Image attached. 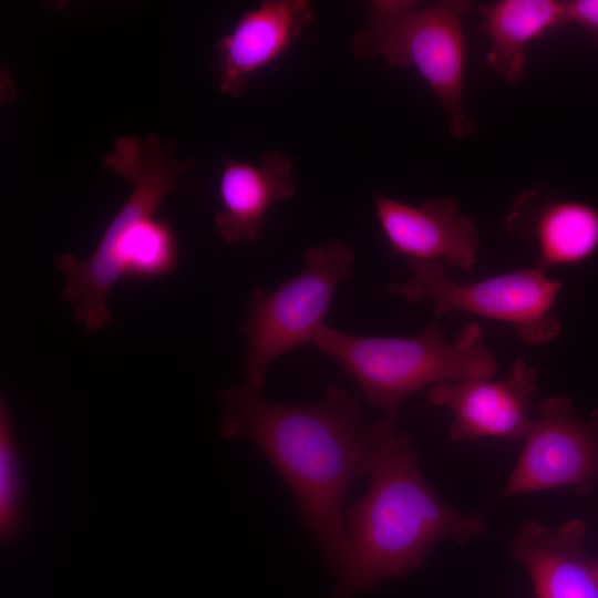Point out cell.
I'll return each mask as SVG.
<instances>
[{"label": "cell", "mask_w": 598, "mask_h": 598, "mask_svg": "<svg viewBox=\"0 0 598 598\" xmlns=\"http://www.w3.org/2000/svg\"><path fill=\"white\" fill-rule=\"evenodd\" d=\"M196 163V158L177 159L171 144L164 146L153 133L115 138L102 165L131 184V195L86 259L66 252L55 261L66 276L61 297L73 306L75 320L87 330L99 331L112 323L106 299L121 278L152 280L175 270L176 234L155 213L177 188L178 175Z\"/></svg>", "instance_id": "cell-3"}, {"label": "cell", "mask_w": 598, "mask_h": 598, "mask_svg": "<svg viewBox=\"0 0 598 598\" xmlns=\"http://www.w3.org/2000/svg\"><path fill=\"white\" fill-rule=\"evenodd\" d=\"M292 162L283 153L270 151L259 164L225 158L218 184L220 207L215 227L228 244L257 240L264 218L279 200L296 194Z\"/></svg>", "instance_id": "cell-13"}, {"label": "cell", "mask_w": 598, "mask_h": 598, "mask_svg": "<svg viewBox=\"0 0 598 598\" xmlns=\"http://www.w3.org/2000/svg\"><path fill=\"white\" fill-rule=\"evenodd\" d=\"M377 219L395 254L408 259L445 262L468 271L476 262L480 237L473 221L452 197L417 206L373 195Z\"/></svg>", "instance_id": "cell-10"}, {"label": "cell", "mask_w": 598, "mask_h": 598, "mask_svg": "<svg viewBox=\"0 0 598 598\" xmlns=\"http://www.w3.org/2000/svg\"><path fill=\"white\" fill-rule=\"evenodd\" d=\"M506 227L520 237L533 236L539 247L538 269L577 264L598 248V209L579 200H539L526 192L516 199Z\"/></svg>", "instance_id": "cell-14"}, {"label": "cell", "mask_w": 598, "mask_h": 598, "mask_svg": "<svg viewBox=\"0 0 598 598\" xmlns=\"http://www.w3.org/2000/svg\"><path fill=\"white\" fill-rule=\"evenodd\" d=\"M471 2L442 0L420 8L410 0H374L369 22L351 39L359 58H382L392 66H414L448 115L456 138L475 123L466 113L463 80L466 41L462 19Z\"/></svg>", "instance_id": "cell-5"}, {"label": "cell", "mask_w": 598, "mask_h": 598, "mask_svg": "<svg viewBox=\"0 0 598 598\" xmlns=\"http://www.w3.org/2000/svg\"><path fill=\"white\" fill-rule=\"evenodd\" d=\"M588 526L574 518L556 528L529 519L509 551L529 574L537 598H598V560L585 548Z\"/></svg>", "instance_id": "cell-12"}, {"label": "cell", "mask_w": 598, "mask_h": 598, "mask_svg": "<svg viewBox=\"0 0 598 598\" xmlns=\"http://www.w3.org/2000/svg\"><path fill=\"white\" fill-rule=\"evenodd\" d=\"M219 433L250 440L291 489L324 559L338 569L346 549L344 499L351 483L369 474L374 429L362 420L359 402L329 385L312 404L268 400L245 384L218 396Z\"/></svg>", "instance_id": "cell-1"}, {"label": "cell", "mask_w": 598, "mask_h": 598, "mask_svg": "<svg viewBox=\"0 0 598 598\" xmlns=\"http://www.w3.org/2000/svg\"><path fill=\"white\" fill-rule=\"evenodd\" d=\"M23 482L19 450L3 398L0 402V535L14 539L23 523Z\"/></svg>", "instance_id": "cell-16"}, {"label": "cell", "mask_w": 598, "mask_h": 598, "mask_svg": "<svg viewBox=\"0 0 598 598\" xmlns=\"http://www.w3.org/2000/svg\"><path fill=\"white\" fill-rule=\"evenodd\" d=\"M412 277L391 283L388 290L410 302L431 299L434 315L465 311L513 324L528 344L556 338L559 321L550 313L561 282L542 269H523L471 283L450 279L437 261L408 259Z\"/></svg>", "instance_id": "cell-7"}, {"label": "cell", "mask_w": 598, "mask_h": 598, "mask_svg": "<svg viewBox=\"0 0 598 598\" xmlns=\"http://www.w3.org/2000/svg\"><path fill=\"white\" fill-rule=\"evenodd\" d=\"M537 412L499 498L557 488L588 495L598 484V409L581 419L559 395L542 399Z\"/></svg>", "instance_id": "cell-8"}, {"label": "cell", "mask_w": 598, "mask_h": 598, "mask_svg": "<svg viewBox=\"0 0 598 598\" xmlns=\"http://www.w3.org/2000/svg\"><path fill=\"white\" fill-rule=\"evenodd\" d=\"M566 24L586 29L598 44V0L565 1Z\"/></svg>", "instance_id": "cell-17"}, {"label": "cell", "mask_w": 598, "mask_h": 598, "mask_svg": "<svg viewBox=\"0 0 598 598\" xmlns=\"http://www.w3.org/2000/svg\"><path fill=\"white\" fill-rule=\"evenodd\" d=\"M306 268L275 289H257L241 331L247 341L244 383L260 391L268 365L283 353L311 343L342 281L352 272L354 254L332 240L305 252Z\"/></svg>", "instance_id": "cell-6"}, {"label": "cell", "mask_w": 598, "mask_h": 598, "mask_svg": "<svg viewBox=\"0 0 598 598\" xmlns=\"http://www.w3.org/2000/svg\"><path fill=\"white\" fill-rule=\"evenodd\" d=\"M313 20L307 0H265L244 12L231 31L217 41L219 90L241 96L252 75L287 52Z\"/></svg>", "instance_id": "cell-11"}, {"label": "cell", "mask_w": 598, "mask_h": 598, "mask_svg": "<svg viewBox=\"0 0 598 598\" xmlns=\"http://www.w3.org/2000/svg\"><path fill=\"white\" fill-rule=\"evenodd\" d=\"M480 12L491 45L487 62L513 83L523 78L530 42L566 24L565 1L501 0L480 7Z\"/></svg>", "instance_id": "cell-15"}, {"label": "cell", "mask_w": 598, "mask_h": 598, "mask_svg": "<svg viewBox=\"0 0 598 598\" xmlns=\"http://www.w3.org/2000/svg\"><path fill=\"white\" fill-rule=\"evenodd\" d=\"M311 344L336 359L364 398L383 409L392 422H398L401 403L415 391L463 379L493 378L497 371L482 328L474 321L451 343L436 322L411 338L359 337L323 323Z\"/></svg>", "instance_id": "cell-4"}, {"label": "cell", "mask_w": 598, "mask_h": 598, "mask_svg": "<svg viewBox=\"0 0 598 598\" xmlns=\"http://www.w3.org/2000/svg\"><path fill=\"white\" fill-rule=\"evenodd\" d=\"M538 389L537 372L517 359L501 380L471 378L434 384L426 389L431 405L454 416L448 429L452 442L499 437L524 441L533 421L532 399Z\"/></svg>", "instance_id": "cell-9"}, {"label": "cell", "mask_w": 598, "mask_h": 598, "mask_svg": "<svg viewBox=\"0 0 598 598\" xmlns=\"http://www.w3.org/2000/svg\"><path fill=\"white\" fill-rule=\"evenodd\" d=\"M373 429L369 488L346 515V549L331 598H355L408 575L442 540L464 545L486 533L478 513L458 512L432 489L396 422L384 419Z\"/></svg>", "instance_id": "cell-2"}]
</instances>
